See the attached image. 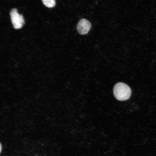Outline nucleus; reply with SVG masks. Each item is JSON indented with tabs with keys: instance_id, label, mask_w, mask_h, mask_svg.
<instances>
[{
	"instance_id": "3",
	"label": "nucleus",
	"mask_w": 156,
	"mask_h": 156,
	"mask_svg": "<svg viewBox=\"0 0 156 156\" xmlns=\"http://www.w3.org/2000/svg\"><path fill=\"white\" fill-rule=\"evenodd\" d=\"M91 26V23L86 19L82 18L78 22L77 29L79 33L81 35L87 34L89 31Z\"/></svg>"
},
{
	"instance_id": "2",
	"label": "nucleus",
	"mask_w": 156,
	"mask_h": 156,
	"mask_svg": "<svg viewBox=\"0 0 156 156\" xmlns=\"http://www.w3.org/2000/svg\"><path fill=\"white\" fill-rule=\"evenodd\" d=\"M10 18L13 27L15 29L21 28L24 23V20L22 15L19 14L17 10L12 9L10 13Z\"/></svg>"
},
{
	"instance_id": "4",
	"label": "nucleus",
	"mask_w": 156,
	"mask_h": 156,
	"mask_svg": "<svg viewBox=\"0 0 156 156\" xmlns=\"http://www.w3.org/2000/svg\"><path fill=\"white\" fill-rule=\"evenodd\" d=\"M42 1L45 6L48 8H53L55 5V0H42Z\"/></svg>"
},
{
	"instance_id": "5",
	"label": "nucleus",
	"mask_w": 156,
	"mask_h": 156,
	"mask_svg": "<svg viewBox=\"0 0 156 156\" xmlns=\"http://www.w3.org/2000/svg\"><path fill=\"white\" fill-rule=\"evenodd\" d=\"M0 148H1V149H0V152H1V148H2L1 144H1H0Z\"/></svg>"
},
{
	"instance_id": "1",
	"label": "nucleus",
	"mask_w": 156,
	"mask_h": 156,
	"mask_svg": "<svg viewBox=\"0 0 156 156\" xmlns=\"http://www.w3.org/2000/svg\"><path fill=\"white\" fill-rule=\"evenodd\" d=\"M113 90L115 98L120 101L128 100L131 93V90L129 86L122 82L116 83L114 86Z\"/></svg>"
}]
</instances>
